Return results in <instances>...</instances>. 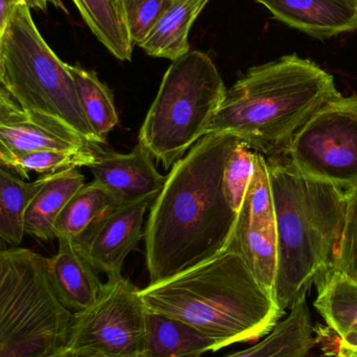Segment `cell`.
Segmentation results:
<instances>
[{"mask_svg": "<svg viewBox=\"0 0 357 357\" xmlns=\"http://www.w3.org/2000/svg\"><path fill=\"white\" fill-rule=\"evenodd\" d=\"M238 138L210 133L172 167L151 205L144 231L150 284L190 270L228 249L238 214L222 191L225 165Z\"/></svg>", "mask_w": 357, "mask_h": 357, "instance_id": "6da1fadb", "label": "cell"}, {"mask_svg": "<svg viewBox=\"0 0 357 357\" xmlns=\"http://www.w3.org/2000/svg\"><path fill=\"white\" fill-rule=\"evenodd\" d=\"M140 297L149 312L193 327L220 349L262 339L285 314L230 245L199 266L149 284Z\"/></svg>", "mask_w": 357, "mask_h": 357, "instance_id": "7a4b0ae2", "label": "cell"}, {"mask_svg": "<svg viewBox=\"0 0 357 357\" xmlns=\"http://www.w3.org/2000/svg\"><path fill=\"white\" fill-rule=\"evenodd\" d=\"M340 96L333 75L287 54L251 67L227 89L208 134H230L264 156L284 154L310 117Z\"/></svg>", "mask_w": 357, "mask_h": 357, "instance_id": "3957f363", "label": "cell"}, {"mask_svg": "<svg viewBox=\"0 0 357 357\" xmlns=\"http://www.w3.org/2000/svg\"><path fill=\"white\" fill-rule=\"evenodd\" d=\"M276 220L274 298L285 312L331 271L341 237L346 192L298 171L287 155L266 158Z\"/></svg>", "mask_w": 357, "mask_h": 357, "instance_id": "277c9868", "label": "cell"}, {"mask_svg": "<svg viewBox=\"0 0 357 357\" xmlns=\"http://www.w3.org/2000/svg\"><path fill=\"white\" fill-rule=\"evenodd\" d=\"M1 86L29 117L61 123L100 146L82 110L68 64L36 26L31 8L17 4L1 35Z\"/></svg>", "mask_w": 357, "mask_h": 357, "instance_id": "5b68a950", "label": "cell"}, {"mask_svg": "<svg viewBox=\"0 0 357 357\" xmlns=\"http://www.w3.org/2000/svg\"><path fill=\"white\" fill-rule=\"evenodd\" d=\"M227 88L209 56L190 50L174 61L142 123L138 144L171 169L199 139L226 96Z\"/></svg>", "mask_w": 357, "mask_h": 357, "instance_id": "8992f818", "label": "cell"}, {"mask_svg": "<svg viewBox=\"0 0 357 357\" xmlns=\"http://www.w3.org/2000/svg\"><path fill=\"white\" fill-rule=\"evenodd\" d=\"M47 258L31 249H0V357L47 356L68 343L73 314L48 280Z\"/></svg>", "mask_w": 357, "mask_h": 357, "instance_id": "52a82bcc", "label": "cell"}, {"mask_svg": "<svg viewBox=\"0 0 357 357\" xmlns=\"http://www.w3.org/2000/svg\"><path fill=\"white\" fill-rule=\"evenodd\" d=\"M146 317L140 289L130 279H108L96 302L73 314L66 348L82 357H142Z\"/></svg>", "mask_w": 357, "mask_h": 357, "instance_id": "ba28073f", "label": "cell"}, {"mask_svg": "<svg viewBox=\"0 0 357 357\" xmlns=\"http://www.w3.org/2000/svg\"><path fill=\"white\" fill-rule=\"evenodd\" d=\"M308 177L343 190L357 184V94L340 96L314 113L284 153Z\"/></svg>", "mask_w": 357, "mask_h": 357, "instance_id": "9c48e42d", "label": "cell"}, {"mask_svg": "<svg viewBox=\"0 0 357 357\" xmlns=\"http://www.w3.org/2000/svg\"><path fill=\"white\" fill-rule=\"evenodd\" d=\"M153 202L113 208L73 239V247L96 273L108 279L121 276L126 258L137 249L144 234V215Z\"/></svg>", "mask_w": 357, "mask_h": 357, "instance_id": "30bf717a", "label": "cell"}, {"mask_svg": "<svg viewBox=\"0 0 357 357\" xmlns=\"http://www.w3.org/2000/svg\"><path fill=\"white\" fill-rule=\"evenodd\" d=\"M152 155L139 144L128 154L98 151L88 169L94 180L115 197L119 205L154 201L165 186L162 176L154 165Z\"/></svg>", "mask_w": 357, "mask_h": 357, "instance_id": "8fae6325", "label": "cell"}, {"mask_svg": "<svg viewBox=\"0 0 357 357\" xmlns=\"http://www.w3.org/2000/svg\"><path fill=\"white\" fill-rule=\"evenodd\" d=\"M275 19L317 39L357 29V4L350 0H256Z\"/></svg>", "mask_w": 357, "mask_h": 357, "instance_id": "7c38bea8", "label": "cell"}, {"mask_svg": "<svg viewBox=\"0 0 357 357\" xmlns=\"http://www.w3.org/2000/svg\"><path fill=\"white\" fill-rule=\"evenodd\" d=\"M58 241L56 255L46 260L48 280L60 303L77 314L96 302L104 283L73 247L71 239L61 237Z\"/></svg>", "mask_w": 357, "mask_h": 357, "instance_id": "4fadbf2b", "label": "cell"}, {"mask_svg": "<svg viewBox=\"0 0 357 357\" xmlns=\"http://www.w3.org/2000/svg\"><path fill=\"white\" fill-rule=\"evenodd\" d=\"M100 146L61 123L29 117L24 121L0 123V162L39 151L84 152L100 150Z\"/></svg>", "mask_w": 357, "mask_h": 357, "instance_id": "5bb4252c", "label": "cell"}, {"mask_svg": "<svg viewBox=\"0 0 357 357\" xmlns=\"http://www.w3.org/2000/svg\"><path fill=\"white\" fill-rule=\"evenodd\" d=\"M43 176V185L25 212L24 231L38 241H48L56 238L54 224L63 208L86 183L79 169Z\"/></svg>", "mask_w": 357, "mask_h": 357, "instance_id": "9a60e30c", "label": "cell"}, {"mask_svg": "<svg viewBox=\"0 0 357 357\" xmlns=\"http://www.w3.org/2000/svg\"><path fill=\"white\" fill-rule=\"evenodd\" d=\"M220 350L215 340L193 327L160 314L149 312L142 357H201Z\"/></svg>", "mask_w": 357, "mask_h": 357, "instance_id": "2e32d148", "label": "cell"}, {"mask_svg": "<svg viewBox=\"0 0 357 357\" xmlns=\"http://www.w3.org/2000/svg\"><path fill=\"white\" fill-rule=\"evenodd\" d=\"M264 340L243 351L222 357H306L318 344L306 298L291 308Z\"/></svg>", "mask_w": 357, "mask_h": 357, "instance_id": "e0dca14e", "label": "cell"}, {"mask_svg": "<svg viewBox=\"0 0 357 357\" xmlns=\"http://www.w3.org/2000/svg\"><path fill=\"white\" fill-rule=\"evenodd\" d=\"M209 1L173 0L139 47L155 58L178 60L190 52L189 31Z\"/></svg>", "mask_w": 357, "mask_h": 357, "instance_id": "ac0fdd59", "label": "cell"}, {"mask_svg": "<svg viewBox=\"0 0 357 357\" xmlns=\"http://www.w3.org/2000/svg\"><path fill=\"white\" fill-rule=\"evenodd\" d=\"M68 69L82 110L98 137V144H106L109 134L119 121L113 92L93 70L70 64Z\"/></svg>", "mask_w": 357, "mask_h": 357, "instance_id": "d6986e66", "label": "cell"}, {"mask_svg": "<svg viewBox=\"0 0 357 357\" xmlns=\"http://www.w3.org/2000/svg\"><path fill=\"white\" fill-rule=\"evenodd\" d=\"M316 285L318 297L314 306L327 327L340 337L357 331V281L328 272Z\"/></svg>", "mask_w": 357, "mask_h": 357, "instance_id": "ffe728a7", "label": "cell"}, {"mask_svg": "<svg viewBox=\"0 0 357 357\" xmlns=\"http://www.w3.org/2000/svg\"><path fill=\"white\" fill-rule=\"evenodd\" d=\"M98 41L121 61H131L134 45L117 0H73Z\"/></svg>", "mask_w": 357, "mask_h": 357, "instance_id": "44dd1931", "label": "cell"}, {"mask_svg": "<svg viewBox=\"0 0 357 357\" xmlns=\"http://www.w3.org/2000/svg\"><path fill=\"white\" fill-rule=\"evenodd\" d=\"M43 183L44 176L27 182L0 163V239L14 247L22 243L25 212Z\"/></svg>", "mask_w": 357, "mask_h": 357, "instance_id": "7402d4cb", "label": "cell"}, {"mask_svg": "<svg viewBox=\"0 0 357 357\" xmlns=\"http://www.w3.org/2000/svg\"><path fill=\"white\" fill-rule=\"evenodd\" d=\"M230 247L241 254L258 284L274 298L278 262L276 229L236 226Z\"/></svg>", "mask_w": 357, "mask_h": 357, "instance_id": "603a6c76", "label": "cell"}, {"mask_svg": "<svg viewBox=\"0 0 357 357\" xmlns=\"http://www.w3.org/2000/svg\"><path fill=\"white\" fill-rule=\"evenodd\" d=\"M119 206L115 197L98 182L84 185L63 208L54 224L56 239H75L100 216Z\"/></svg>", "mask_w": 357, "mask_h": 357, "instance_id": "cb8c5ba5", "label": "cell"}, {"mask_svg": "<svg viewBox=\"0 0 357 357\" xmlns=\"http://www.w3.org/2000/svg\"><path fill=\"white\" fill-rule=\"evenodd\" d=\"M236 226L276 229L274 199L268 162L264 155L255 152V167L239 210Z\"/></svg>", "mask_w": 357, "mask_h": 357, "instance_id": "d4e9b609", "label": "cell"}, {"mask_svg": "<svg viewBox=\"0 0 357 357\" xmlns=\"http://www.w3.org/2000/svg\"><path fill=\"white\" fill-rule=\"evenodd\" d=\"M67 152V151H39L2 161L1 165L18 174L20 178H29V174L50 175L68 169L89 167L94 162L98 151Z\"/></svg>", "mask_w": 357, "mask_h": 357, "instance_id": "484cf974", "label": "cell"}, {"mask_svg": "<svg viewBox=\"0 0 357 357\" xmlns=\"http://www.w3.org/2000/svg\"><path fill=\"white\" fill-rule=\"evenodd\" d=\"M255 167V151L241 142L229 155L222 175V191L233 211L239 213Z\"/></svg>", "mask_w": 357, "mask_h": 357, "instance_id": "4316f807", "label": "cell"}, {"mask_svg": "<svg viewBox=\"0 0 357 357\" xmlns=\"http://www.w3.org/2000/svg\"><path fill=\"white\" fill-rule=\"evenodd\" d=\"M345 192L346 209L341 237L329 272L357 281V184Z\"/></svg>", "mask_w": 357, "mask_h": 357, "instance_id": "83f0119b", "label": "cell"}, {"mask_svg": "<svg viewBox=\"0 0 357 357\" xmlns=\"http://www.w3.org/2000/svg\"><path fill=\"white\" fill-rule=\"evenodd\" d=\"M173 0H121L123 17L134 46L150 35L161 15Z\"/></svg>", "mask_w": 357, "mask_h": 357, "instance_id": "f1b7e54d", "label": "cell"}, {"mask_svg": "<svg viewBox=\"0 0 357 357\" xmlns=\"http://www.w3.org/2000/svg\"><path fill=\"white\" fill-rule=\"evenodd\" d=\"M314 333H317V342L325 356L357 357V331H349L340 337L328 327H320L314 329Z\"/></svg>", "mask_w": 357, "mask_h": 357, "instance_id": "f546056e", "label": "cell"}, {"mask_svg": "<svg viewBox=\"0 0 357 357\" xmlns=\"http://www.w3.org/2000/svg\"><path fill=\"white\" fill-rule=\"evenodd\" d=\"M29 119L26 113L0 85V123H13Z\"/></svg>", "mask_w": 357, "mask_h": 357, "instance_id": "4dcf8cb0", "label": "cell"}, {"mask_svg": "<svg viewBox=\"0 0 357 357\" xmlns=\"http://www.w3.org/2000/svg\"><path fill=\"white\" fill-rule=\"evenodd\" d=\"M15 6L10 0H0V36L3 33Z\"/></svg>", "mask_w": 357, "mask_h": 357, "instance_id": "1f68e13d", "label": "cell"}, {"mask_svg": "<svg viewBox=\"0 0 357 357\" xmlns=\"http://www.w3.org/2000/svg\"><path fill=\"white\" fill-rule=\"evenodd\" d=\"M29 357H82L75 352L71 351L68 348H64V349L58 350V351L54 352V354H47V356H29Z\"/></svg>", "mask_w": 357, "mask_h": 357, "instance_id": "d6a6232c", "label": "cell"}, {"mask_svg": "<svg viewBox=\"0 0 357 357\" xmlns=\"http://www.w3.org/2000/svg\"><path fill=\"white\" fill-rule=\"evenodd\" d=\"M2 77H3V64H2L1 36H0V85H1Z\"/></svg>", "mask_w": 357, "mask_h": 357, "instance_id": "836d02e7", "label": "cell"}, {"mask_svg": "<svg viewBox=\"0 0 357 357\" xmlns=\"http://www.w3.org/2000/svg\"><path fill=\"white\" fill-rule=\"evenodd\" d=\"M350 1L354 2V3L357 4V0H350Z\"/></svg>", "mask_w": 357, "mask_h": 357, "instance_id": "e575fe53", "label": "cell"}, {"mask_svg": "<svg viewBox=\"0 0 357 357\" xmlns=\"http://www.w3.org/2000/svg\"><path fill=\"white\" fill-rule=\"evenodd\" d=\"M117 1H119V2H121V0H117Z\"/></svg>", "mask_w": 357, "mask_h": 357, "instance_id": "d590c367", "label": "cell"}]
</instances>
